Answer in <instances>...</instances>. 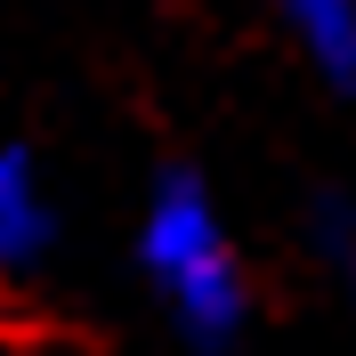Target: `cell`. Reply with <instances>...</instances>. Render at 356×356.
<instances>
[{"mask_svg":"<svg viewBox=\"0 0 356 356\" xmlns=\"http://www.w3.org/2000/svg\"><path fill=\"white\" fill-rule=\"evenodd\" d=\"M138 267L162 291V308H170L186 348H235L251 332V316H259L251 275L235 259V243H227V219L195 170L154 178L146 219H138Z\"/></svg>","mask_w":356,"mask_h":356,"instance_id":"cell-1","label":"cell"},{"mask_svg":"<svg viewBox=\"0 0 356 356\" xmlns=\"http://www.w3.org/2000/svg\"><path fill=\"white\" fill-rule=\"evenodd\" d=\"M49 243H57V211H49L41 178H33V154L24 146H0V275L41 267Z\"/></svg>","mask_w":356,"mask_h":356,"instance_id":"cell-2","label":"cell"},{"mask_svg":"<svg viewBox=\"0 0 356 356\" xmlns=\"http://www.w3.org/2000/svg\"><path fill=\"white\" fill-rule=\"evenodd\" d=\"M284 33L300 41V57L316 65V81L356 97V0H267Z\"/></svg>","mask_w":356,"mask_h":356,"instance_id":"cell-3","label":"cell"},{"mask_svg":"<svg viewBox=\"0 0 356 356\" xmlns=\"http://www.w3.org/2000/svg\"><path fill=\"white\" fill-rule=\"evenodd\" d=\"M300 235H308L316 267H324L340 291H356V195L348 186H316L308 211H300Z\"/></svg>","mask_w":356,"mask_h":356,"instance_id":"cell-4","label":"cell"}]
</instances>
